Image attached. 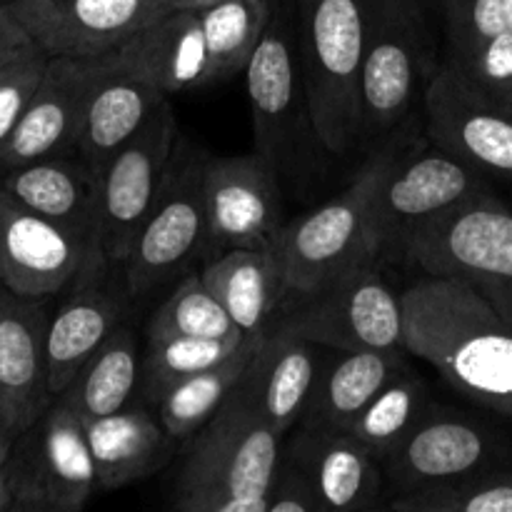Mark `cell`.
I'll use <instances>...</instances> for the list:
<instances>
[{
	"mask_svg": "<svg viewBox=\"0 0 512 512\" xmlns=\"http://www.w3.org/2000/svg\"><path fill=\"white\" fill-rule=\"evenodd\" d=\"M200 278L245 338L263 333L290 293L273 248L225 250L200 270Z\"/></svg>",
	"mask_w": 512,
	"mask_h": 512,
	"instance_id": "4316f807",
	"label": "cell"
},
{
	"mask_svg": "<svg viewBox=\"0 0 512 512\" xmlns=\"http://www.w3.org/2000/svg\"><path fill=\"white\" fill-rule=\"evenodd\" d=\"M40 48L13 13L8 0H0V70L38 55Z\"/></svg>",
	"mask_w": 512,
	"mask_h": 512,
	"instance_id": "ab89813d",
	"label": "cell"
},
{
	"mask_svg": "<svg viewBox=\"0 0 512 512\" xmlns=\"http://www.w3.org/2000/svg\"><path fill=\"white\" fill-rule=\"evenodd\" d=\"M120 328V305L100 288H83L60 305L45 335L48 390L53 398L68 390L83 365Z\"/></svg>",
	"mask_w": 512,
	"mask_h": 512,
	"instance_id": "83f0119b",
	"label": "cell"
},
{
	"mask_svg": "<svg viewBox=\"0 0 512 512\" xmlns=\"http://www.w3.org/2000/svg\"><path fill=\"white\" fill-rule=\"evenodd\" d=\"M283 458L313 483L325 510H373L383 493L380 460L345 430L298 425Z\"/></svg>",
	"mask_w": 512,
	"mask_h": 512,
	"instance_id": "ffe728a7",
	"label": "cell"
},
{
	"mask_svg": "<svg viewBox=\"0 0 512 512\" xmlns=\"http://www.w3.org/2000/svg\"><path fill=\"white\" fill-rule=\"evenodd\" d=\"M405 350L512 418V323L465 283L425 275L403 293Z\"/></svg>",
	"mask_w": 512,
	"mask_h": 512,
	"instance_id": "6da1fadb",
	"label": "cell"
},
{
	"mask_svg": "<svg viewBox=\"0 0 512 512\" xmlns=\"http://www.w3.org/2000/svg\"><path fill=\"white\" fill-rule=\"evenodd\" d=\"M213 338V340H245L238 325L228 315L213 290L198 275H188L175 288V293L153 313L148 325V338Z\"/></svg>",
	"mask_w": 512,
	"mask_h": 512,
	"instance_id": "d6a6232c",
	"label": "cell"
},
{
	"mask_svg": "<svg viewBox=\"0 0 512 512\" xmlns=\"http://www.w3.org/2000/svg\"><path fill=\"white\" fill-rule=\"evenodd\" d=\"M100 488H123L163 468L175 438L145 408H123L103 418L83 420Z\"/></svg>",
	"mask_w": 512,
	"mask_h": 512,
	"instance_id": "484cf974",
	"label": "cell"
},
{
	"mask_svg": "<svg viewBox=\"0 0 512 512\" xmlns=\"http://www.w3.org/2000/svg\"><path fill=\"white\" fill-rule=\"evenodd\" d=\"M433 408L430 388L420 375L405 365L368 405L358 413V418L348 425L345 433L363 443L378 460H383L423 415Z\"/></svg>",
	"mask_w": 512,
	"mask_h": 512,
	"instance_id": "4dcf8cb0",
	"label": "cell"
},
{
	"mask_svg": "<svg viewBox=\"0 0 512 512\" xmlns=\"http://www.w3.org/2000/svg\"><path fill=\"white\" fill-rule=\"evenodd\" d=\"M298 58L320 140L333 158L363 145L365 0H298Z\"/></svg>",
	"mask_w": 512,
	"mask_h": 512,
	"instance_id": "277c9868",
	"label": "cell"
},
{
	"mask_svg": "<svg viewBox=\"0 0 512 512\" xmlns=\"http://www.w3.org/2000/svg\"><path fill=\"white\" fill-rule=\"evenodd\" d=\"M268 328L323 350H405L403 295L363 265L310 293H288Z\"/></svg>",
	"mask_w": 512,
	"mask_h": 512,
	"instance_id": "ba28073f",
	"label": "cell"
},
{
	"mask_svg": "<svg viewBox=\"0 0 512 512\" xmlns=\"http://www.w3.org/2000/svg\"><path fill=\"white\" fill-rule=\"evenodd\" d=\"M243 75L253 115L255 153L263 155L280 183L295 188L305 185L330 153L315 128L298 38L283 15H273Z\"/></svg>",
	"mask_w": 512,
	"mask_h": 512,
	"instance_id": "5b68a950",
	"label": "cell"
},
{
	"mask_svg": "<svg viewBox=\"0 0 512 512\" xmlns=\"http://www.w3.org/2000/svg\"><path fill=\"white\" fill-rule=\"evenodd\" d=\"M33 213L73 230L100 250V185L88 163L45 158L10 170L3 188ZM103 253V250H100Z\"/></svg>",
	"mask_w": 512,
	"mask_h": 512,
	"instance_id": "d4e9b609",
	"label": "cell"
},
{
	"mask_svg": "<svg viewBox=\"0 0 512 512\" xmlns=\"http://www.w3.org/2000/svg\"><path fill=\"white\" fill-rule=\"evenodd\" d=\"M105 263L73 230L33 213L0 190V283L28 300H45Z\"/></svg>",
	"mask_w": 512,
	"mask_h": 512,
	"instance_id": "4fadbf2b",
	"label": "cell"
},
{
	"mask_svg": "<svg viewBox=\"0 0 512 512\" xmlns=\"http://www.w3.org/2000/svg\"><path fill=\"white\" fill-rule=\"evenodd\" d=\"M438 13L430 0H365L360 115L363 145L380 148L423 108L438 73Z\"/></svg>",
	"mask_w": 512,
	"mask_h": 512,
	"instance_id": "7a4b0ae2",
	"label": "cell"
},
{
	"mask_svg": "<svg viewBox=\"0 0 512 512\" xmlns=\"http://www.w3.org/2000/svg\"><path fill=\"white\" fill-rule=\"evenodd\" d=\"M395 245L425 275L465 283L512 323V208L490 190L420 220Z\"/></svg>",
	"mask_w": 512,
	"mask_h": 512,
	"instance_id": "8992f818",
	"label": "cell"
},
{
	"mask_svg": "<svg viewBox=\"0 0 512 512\" xmlns=\"http://www.w3.org/2000/svg\"><path fill=\"white\" fill-rule=\"evenodd\" d=\"M485 178L488 175L438 145L408 150L400 143L370 193L368 225L375 253L398 243L420 220L488 193Z\"/></svg>",
	"mask_w": 512,
	"mask_h": 512,
	"instance_id": "9c48e42d",
	"label": "cell"
},
{
	"mask_svg": "<svg viewBox=\"0 0 512 512\" xmlns=\"http://www.w3.org/2000/svg\"><path fill=\"white\" fill-rule=\"evenodd\" d=\"M245 340H213V338H148V350L143 358V383L145 395L158 400L170 385L190 378L195 373L220 365L240 350Z\"/></svg>",
	"mask_w": 512,
	"mask_h": 512,
	"instance_id": "836d02e7",
	"label": "cell"
},
{
	"mask_svg": "<svg viewBox=\"0 0 512 512\" xmlns=\"http://www.w3.org/2000/svg\"><path fill=\"white\" fill-rule=\"evenodd\" d=\"M423 115L433 145L480 173L512 180V105L470 83L445 55L425 90Z\"/></svg>",
	"mask_w": 512,
	"mask_h": 512,
	"instance_id": "7c38bea8",
	"label": "cell"
},
{
	"mask_svg": "<svg viewBox=\"0 0 512 512\" xmlns=\"http://www.w3.org/2000/svg\"><path fill=\"white\" fill-rule=\"evenodd\" d=\"M298 425L348 430L360 410L405 368L408 350H328Z\"/></svg>",
	"mask_w": 512,
	"mask_h": 512,
	"instance_id": "cb8c5ba5",
	"label": "cell"
},
{
	"mask_svg": "<svg viewBox=\"0 0 512 512\" xmlns=\"http://www.w3.org/2000/svg\"><path fill=\"white\" fill-rule=\"evenodd\" d=\"M165 100L113 58L93 60L78 130V153L95 173L143 128Z\"/></svg>",
	"mask_w": 512,
	"mask_h": 512,
	"instance_id": "603a6c76",
	"label": "cell"
},
{
	"mask_svg": "<svg viewBox=\"0 0 512 512\" xmlns=\"http://www.w3.org/2000/svg\"><path fill=\"white\" fill-rule=\"evenodd\" d=\"M268 512H325L308 475L283 453L268 488Z\"/></svg>",
	"mask_w": 512,
	"mask_h": 512,
	"instance_id": "f35d334b",
	"label": "cell"
},
{
	"mask_svg": "<svg viewBox=\"0 0 512 512\" xmlns=\"http://www.w3.org/2000/svg\"><path fill=\"white\" fill-rule=\"evenodd\" d=\"M283 435L235 388L218 413L190 438L175 480L180 512H268V488Z\"/></svg>",
	"mask_w": 512,
	"mask_h": 512,
	"instance_id": "3957f363",
	"label": "cell"
},
{
	"mask_svg": "<svg viewBox=\"0 0 512 512\" xmlns=\"http://www.w3.org/2000/svg\"><path fill=\"white\" fill-rule=\"evenodd\" d=\"M255 338H245L240 350L223 360L220 365L195 373L190 378L180 380V383L170 385L155 405H158V418L165 425L175 440H188L218 413L220 405L230 398L235 388H238L240 378H243L248 360L253 355Z\"/></svg>",
	"mask_w": 512,
	"mask_h": 512,
	"instance_id": "f546056e",
	"label": "cell"
},
{
	"mask_svg": "<svg viewBox=\"0 0 512 512\" xmlns=\"http://www.w3.org/2000/svg\"><path fill=\"white\" fill-rule=\"evenodd\" d=\"M143 375V358L130 328L120 325L103 348L83 365L60 400L80 415V420L103 418L128 408Z\"/></svg>",
	"mask_w": 512,
	"mask_h": 512,
	"instance_id": "f1b7e54d",
	"label": "cell"
},
{
	"mask_svg": "<svg viewBox=\"0 0 512 512\" xmlns=\"http://www.w3.org/2000/svg\"><path fill=\"white\" fill-rule=\"evenodd\" d=\"M273 15L270 0H220L198 10L213 78L245 73Z\"/></svg>",
	"mask_w": 512,
	"mask_h": 512,
	"instance_id": "1f68e13d",
	"label": "cell"
},
{
	"mask_svg": "<svg viewBox=\"0 0 512 512\" xmlns=\"http://www.w3.org/2000/svg\"><path fill=\"white\" fill-rule=\"evenodd\" d=\"M498 443L475 420L430 408L418 425L380 460L398 493H418L495 468Z\"/></svg>",
	"mask_w": 512,
	"mask_h": 512,
	"instance_id": "2e32d148",
	"label": "cell"
},
{
	"mask_svg": "<svg viewBox=\"0 0 512 512\" xmlns=\"http://www.w3.org/2000/svg\"><path fill=\"white\" fill-rule=\"evenodd\" d=\"M15 508L78 512L95 493L93 455L85 423L63 400L40 420L28 463L10 468Z\"/></svg>",
	"mask_w": 512,
	"mask_h": 512,
	"instance_id": "e0dca14e",
	"label": "cell"
},
{
	"mask_svg": "<svg viewBox=\"0 0 512 512\" xmlns=\"http://www.w3.org/2000/svg\"><path fill=\"white\" fill-rule=\"evenodd\" d=\"M320 350V345L280 328H265L255 340L238 388L280 435L303 415L323 360Z\"/></svg>",
	"mask_w": 512,
	"mask_h": 512,
	"instance_id": "7402d4cb",
	"label": "cell"
},
{
	"mask_svg": "<svg viewBox=\"0 0 512 512\" xmlns=\"http://www.w3.org/2000/svg\"><path fill=\"white\" fill-rule=\"evenodd\" d=\"M400 512H512V470L488 468L463 480L418 493H400L390 503Z\"/></svg>",
	"mask_w": 512,
	"mask_h": 512,
	"instance_id": "e575fe53",
	"label": "cell"
},
{
	"mask_svg": "<svg viewBox=\"0 0 512 512\" xmlns=\"http://www.w3.org/2000/svg\"><path fill=\"white\" fill-rule=\"evenodd\" d=\"M208 155L183 145L175 150L158 200L140 225L128 258L125 285L130 295H145L178 275L205 248L203 168Z\"/></svg>",
	"mask_w": 512,
	"mask_h": 512,
	"instance_id": "8fae6325",
	"label": "cell"
},
{
	"mask_svg": "<svg viewBox=\"0 0 512 512\" xmlns=\"http://www.w3.org/2000/svg\"><path fill=\"white\" fill-rule=\"evenodd\" d=\"M48 58H113L140 28L168 13L165 0H8Z\"/></svg>",
	"mask_w": 512,
	"mask_h": 512,
	"instance_id": "9a60e30c",
	"label": "cell"
},
{
	"mask_svg": "<svg viewBox=\"0 0 512 512\" xmlns=\"http://www.w3.org/2000/svg\"><path fill=\"white\" fill-rule=\"evenodd\" d=\"M45 65H48V55L38 53L0 70V155L18 125L25 105L43 80Z\"/></svg>",
	"mask_w": 512,
	"mask_h": 512,
	"instance_id": "74e56055",
	"label": "cell"
},
{
	"mask_svg": "<svg viewBox=\"0 0 512 512\" xmlns=\"http://www.w3.org/2000/svg\"><path fill=\"white\" fill-rule=\"evenodd\" d=\"M398 145L400 135L375 148L348 188L280 228L273 253L290 293H310L350 270L375 265L378 253L370 243L368 225L370 193Z\"/></svg>",
	"mask_w": 512,
	"mask_h": 512,
	"instance_id": "52a82bcc",
	"label": "cell"
},
{
	"mask_svg": "<svg viewBox=\"0 0 512 512\" xmlns=\"http://www.w3.org/2000/svg\"><path fill=\"white\" fill-rule=\"evenodd\" d=\"M175 150L178 120L165 98L148 123L100 168V250L105 263H125L168 178Z\"/></svg>",
	"mask_w": 512,
	"mask_h": 512,
	"instance_id": "30bf717a",
	"label": "cell"
},
{
	"mask_svg": "<svg viewBox=\"0 0 512 512\" xmlns=\"http://www.w3.org/2000/svg\"><path fill=\"white\" fill-rule=\"evenodd\" d=\"M440 18L445 48H463L512 33V0H430Z\"/></svg>",
	"mask_w": 512,
	"mask_h": 512,
	"instance_id": "d590c367",
	"label": "cell"
},
{
	"mask_svg": "<svg viewBox=\"0 0 512 512\" xmlns=\"http://www.w3.org/2000/svg\"><path fill=\"white\" fill-rule=\"evenodd\" d=\"M93 60L48 58L40 85L25 105L8 145L0 155V170H15L78 150L80 115Z\"/></svg>",
	"mask_w": 512,
	"mask_h": 512,
	"instance_id": "d6986e66",
	"label": "cell"
},
{
	"mask_svg": "<svg viewBox=\"0 0 512 512\" xmlns=\"http://www.w3.org/2000/svg\"><path fill=\"white\" fill-rule=\"evenodd\" d=\"M15 435L10 433L8 428H5L3 423H0V465L8 463V455H10V443H13Z\"/></svg>",
	"mask_w": 512,
	"mask_h": 512,
	"instance_id": "7bdbcfd3",
	"label": "cell"
},
{
	"mask_svg": "<svg viewBox=\"0 0 512 512\" xmlns=\"http://www.w3.org/2000/svg\"><path fill=\"white\" fill-rule=\"evenodd\" d=\"M205 248H273L283 228L280 180L260 153L205 158Z\"/></svg>",
	"mask_w": 512,
	"mask_h": 512,
	"instance_id": "5bb4252c",
	"label": "cell"
},
{
	"mask_svg": "<svg viewBox=\"0 0 512 512\" xmlns=\"http://www.w3.org/2000/svg\"><path fill=\"white\" fill-rule=\"evenodd\" d=\"M443 55L470 83L512 105V33L495 35L463 48H445Z\"/></svg>",
	"mask_w": 512,
	"mask_h": 512,
	"instance_id": "8d00e7d4",
	"label": "cell"
},
{
	"mask_svg": "<svg viewBox=\"0 0 512 512\" xmlns=\"http://www.w3.org/2000/svg\"><path fill=\"white\" fill-rule=\"evenodd\" d=\"M15 508L13 478H10V465H0V510Z\"/></svg>",
	"mask_w": 512,
	"mask_h": 512,
	"instance_id": "60d3db41",
	"label": "cell"
},
{
	"mask_svg": "<svg viewBox=\"0 0 512 512\" xmlns=\"http://www.w3.org/2000/svg\"><path fill=\"white\" fill-rule=\"evenodd\" d=\"M220 3V0H165V5H168L170 10H203V8H210V5Z\"/></svg>",
	"mask_w": 512,
	"mask_h": 512,
	"instance_id": "b9f144b4",
	"label": "cell"
},
{
	"mask_svg": "<svg viewBox=\"0 0 512 512\" xmlns=\"http://www.w3.org/2000/svg\"><path fill=\"white\" fill-rule=\"evenodd\" d=\"M48 323L40 300L0 290V423L13 435L28 433L53 398L45 355Z\"/></svg>",
	"mask_w": 512,
	"mask_h": 512,
	"instance_id": "ac0fdd59",
	"label": "cell"
},
{
	"mask_svg": "<svg viewBox=\"0 0 512 512\" xmlns=\"http://www.w3.org/2000/svg\"><path fill=\"white\" fill-rule=\"evenodd\" d=\"M113 63L165 98L215 80L195 10H168L155 18L113 55Z\"/></svg>",
	"mask_w": 512,
	"mask_h": 512,
	"instance_id": "44dd1931",
	"label": "cell"
}]
</instances>
